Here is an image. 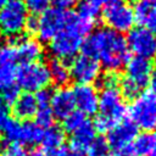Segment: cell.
<instances>
[{
    "mask_svg": "<svg viewBox=\"0 0 156 156\" xmlns=\"http://www.w3.org/2000/svg\"><path fill=\"white\" fill-rule=\"evenodd\" d=\"M83 55L95 58L107 72L116 73L129 60L126 38L110 28H99L90 33L82 43Z\"/></svg>",
    "mask_w": 156,
    "mask_h": 156,
    "instance_id": "obj_1",
    "label": "cell"
},
{
    "mask_svg": "<svg viewBox=\"0 0 156 156\" xmlns=\"http://www.w3.org/2000/svg\"><path fill=\"white\" fill-rule=\"evenodd\" d=\"M93 27L94 21L80 17L78 13L69 11L66 26L50 40L49 50L54 58L65 62L74 58L80 50L84 37L91 33Z\"/></svg>",
    "mask_w": 156,
    "mask_h": 156,
    "instance_id": "obj_2",
    "label": "cell"
},
{
    "mask_svg": "<svg viewBox=\"0 0 156 156\" xmlns=\"http://www.w3.org/2000/svg\"><path fill=\"white\" fill-rule=\"evenodd\" d=\"M96 113L93 124L95 130L100 133H107L113 126L124 119L127 115V105L118 87L101 89Z\"/></svg>",
    "mask_w": 156,
    "mask_h": 156,
    "instance_id": "obj_3",
    "label": "cell"
},
{
    "mask_svg": "<svg viewBox=\"0 0 156 156\" xmlns=\"http://www.w3.org/2000/svg\"><path fill=\"white\" fill-rule=\"evenodd\" d=\"M126 76L121 80V93L124 98H135L149 84L152 66L150 60L134 56L126 63Z\"/></svg>",
    "mask_w": 156,
    "mask_h": 156,
    "instance_id": "obj_4",
    "label": "cell"
},
{
    "mask_svg": "<svg viewBox=\"0 0 156 156\" xmlns=\"http://www.w3.org/2000/svg\"><path fill=\"white\" fill-rule=\"evenodd\" d=\"M130 122L145 133L156 130V93L145 90L133 98L127 108Z\"/></svg>",
    "mask_w": 156,
    "mask_h": 156,
    "instance_id": "obj_5",
    "label": "cell"
},
{
    "mask_svg": "<svg viewBox=\"0 0 156 156\" xmlns=\"http://www.w3.org/2000/svg\"><path fill=\"white\" fill-rule=\"evenodd\" d=\"M28 10L22 0H11L0 9V34L13 38L18 37L28 21Z\"/></svg>",
    "mask_w": 156,
    "mask_h": 156,
    "instance_id": "obj_6",
    "label": "cell"
},
{
    "mask_svg": "<svg viewBox=\"0 0 156 156\" xmlns=\"http://www.w3.org/2000/svg\"><path fill=\"white\" fill-rule=\"evenodd\" d=\"M102 17L107 28L117 33L129 32L135 23L133 9L126 0H107L102 9Z\"/></svg>",
    "mask_w": 156,
    "mask_h": 156,
    "instance_id": "obj_7",
    "label": "cell"
},
{
    "mask_svg": "<svg viewBox=\"0 0 156 156\" xmlns=\"http://www.w3.org/2000/svg\"><path fill=\"white\" fill-rule=\"evenodd\" d=\"M15 80L17 82V87L26 90V93L38 91L46 88L51 82L48 66L40 61L23 63L17 67Z\"/></svg>",
    "mask_w": 156,
    "mask_h": 156,
    "instance_id": "obj_8",
    "label": "cell"
},
{
    "mask_svg": "<svg viewBox=\"0 0 156 156\" xmlns=\"http://www.w3.org/2000/svg\"><path fill=\"white\" fill-rule=\"evenodd\" d=\"M69 11L57 7L46 9L38 20L37 35L41 41H50L66 26Z\"/></svg>",
    "mask_w": 156,
    "mask_h": 156,
    "instance_id": "obj_9",
    "label": "cell"
},
{
    "mask_svg": "<svg viewBox=\"0 0 156 156\" xmlns=\"http://www.w3.org/2000/svg\"><path fill=\"white\" fill-rule=\"evenodd\" d=\"M129 52L135 56L151 60L156 57V34L143 28H132L126 38Z\"/></svg>",
    "mask_w": 156,
    "mask_h": 156,
    "instance_id": "obj_10",
    "label": "cell"
},
{
    "mask_svg": "<svg viewBox=\"0 0 156 156\" xmlns=\"http://www.w3.org/2000/svg\"><path fill=\"white\" fill-rule=\"evenodd\" d=\"M69 74L77 84H91L100 78L101 66L95 58L82 54L73 58L69 67Z\"/></svg>",
    "mask_w": 156,
    "mask_h": 156,
    "instance_id": "obj_11",
    "label": "cell"
},
{
    "mask_svg": "<svg viewBox=\"0 0 156 156\" xmlns=\"http://www.w3.org/2000/svg\"><path fill=\"white\" fill-rule=\"evenodd\" d=\"M74 106L77 111L85 116H91L98 112L99 93L91 84H77L72 90Z\"/></svg>",
    "mask_w": 156,
    "mask_h": 156,
    "instance_id": "obj_12",
    "label": "cell"
},
{
    "mask_svg": "<svg viewBox=\"0 0 156 156\" xmlns=\"http://www.w3.org/2000/svg\"><path fill=\"white\" fill-rule=\"evenodd\" d=\"M136 134L138 128L130 122V119L121 121L107 132L106 141L108 149H121L129 146Z\"/></svg>",
    "mask_w": 156,
    "mask_h": 156,
    "instance_id": "obj_13",
    "label": "cell"
},
{
    "mask_svg": "<svg viewBox=\"0 0 156 156\" xmlns=\"http://www.w3.org/2000/svg\"><path fill=\"white\" fill-rule=\"evenodd\" d=\"M17 60L11 45L0 46V90L15 84Z\"/></svg>",
    "mask_w": 156,
    "mask_h": 156,
    "instance_id": "obj_14",
    "label": "cell"
},
{
    "mask_svg": "<svg viewBox=\"0 0 156 156\" xmlns=\"http://www.w3.org/2000/svg\"><path fill=\"white\" fill-rule=\"evenodd\" d=\"M12 48H13L17 62H21L22 65L38 62L44 55V49L41 44L38 40L30 39V38L20 39Z\"/></svg>",
    "mask_w": 156,
    "mask_h": 156,
    "instance_id": "obj_15",
    "label": "cell"
},
{
    "mask_svg": "<svg viewBox=\"0 0 156 156\" xmlns=\"http://www.w3.org/2000/svg\"><path fill=\"white\" fill-rule=\"evenodd\" d=\"M74 99L71 89L61 87L57 90L52 91L50 108L55 118L65 119L71 112L74 111Z\"/></svg>",
    "mask_w": 156,
    "mask_h": 156,
    "instance_id": "obj_16",
    "label": "cell"
},
{
    "mask_svg": "<svg viewBox=\"0 0 156 156\" xmlns=\"http://www.w3.org/2000/svg\"><path fill=\"white\" fill-rule=\"evenodd\" d=\"M133 12L140 27L156 34V0H136Z\"/></svg>",
    "mask_w": 156,
    "mask_h": 156,
    "instance_id": "obj_17",
    "label": "cell"
},
{
    "mask_svg": "<svg viewBox=\"0 0 156 156\" xmlns=\"http://www.w3.org/2000/svg\"><path fill=\"white\" fill-rule=\"evenodd\" d=\"M71 146L73 150L84 154L89 150L90 145L96 138V130L94 128V124L91 121L87 119V122L78 128L76 132L71 134Z\"/></svg>",
    "mask_w": 156,
    "mask_h": 156,
    "instance_id": "obj_18",
    "label": "cell"
},
{
    "mask_svg": "<svg viewBox=\"0 0 156 156\" xmlns=\"http://www.w3.org/2000/svg\"><path fill=\"white\" fill-rule=\"evenodd\" d=\"M12 106H13L12 110H13L16 118L24 119V121H29L32 117H34L38 110L35 96L32 93L20 94Z\"/></svg>",
    "mask_w": 156,
    "mask_h": 156,
    "instance_id": "obj_19",
    "label": "cell"
},
{
    "mask_svg": "<svg viewBox=\"0 0 156 156\" xmlns=\"http://www.w3.org/2000/svg\"><path fill=\"white\" fill-rule=\"evenodd\" d=\"M65 141V132L61 127L51 126L46 129H44L43 138H41V145L43 150L45 151H54L63 146Z\"/></svg>",
    "mask_w": 156,
    "mask_h": 156,
    "instance_id": "obj_20",
    "label": "cell"
},
{
    "mask_svg": "<svg viewBox=\"0 0 156 156\" xmlns=\"http://www.w3.org/2000/svg\"><path fill=\"white\" fill-rule=\"evenodd\" d=\"M46 66H48V69H49L50 80H52L56 85L62 87V85H65L69 82V79H71L69 67L65 61L52 58V60L49 61V63Z\"/></svg>",
    "mask_w": 156,
    "mask_h": 156,
    "instance_id": "obj_21",
    "label": "cell"
},
{
    "mask_svg": "<svg viewBox=\"0 0 156 156\" xmlns=\"http://www.w3.org/2000/svg\"><path fill=\"white\" fill-rule=\"evenodd\" d=\"M44 129L35 121H26L21 124L20 145H37L41 141Z\"/></svg>",
    "mask_w": 156,
    "mask_h": 156,
    "instance_id": "obj_22",
    "label": "cell"
},
{
    "mask_svg": "<svg viewBox=\"0 0 156 156\" xmlns=\"http://www.w3.org/2000/svg\"><path fill=\"white\" fill-rule=\"evenodd\" d=\"M130 156H151L155 152L152 136L149 133L136 134L129 145Z\"/></svg>",
    "mask_w": 156,
    "mask_h": 156,
    "instance_id": "obj_23",
    "label": "cell"
},
{
    "mask_svg": "<svg viewBox=\"0 0 156 156\" xmlns=\"http://www.w3.org/2000/svg\"><path fill=\"white\" fill-rule=\"evenodd\" d=\"M107 0H80L78 4V15L95 22V18L101 12Z\"/></svg>",
    "mask_w": 156,
    "mask_h": 156,
    "instance_id": "obj_24",
    "label": "cell"
},
{
    "mask_svg": "<svg viewBox=\"0 0 156 156\" xmlns=\"http://www.w3.org/2000/svg\"><path fill=\"white\" fill-rule=\"evenodd\" d=\"M21 122L18 119L11 118L7 124L0 130L5 138V140L10 145H20V139H21Z\"/></svg>",
    "mask_w": 156,
    "mask_h": 156,
    "instance_id": "obj_25",
    "label": "cell"
},
{
    "mask_svg": "<svg viewBox=\"0 0 156 156\" xmlns=\"http://www.w3.org/2000/svg\"><path fill=\"white\" fill-rule=\"evenodd\" d=\"M87 116L83 115L82 112L74 110L73 112H71L65 119H63V132H67L69 134H72L73 132H76L78 128H80L85 122H87Z\"/></svg>",
    "mask_w": 156,
    "mask_h": 156,
    "instance_id": "obj_26",
    "label": "cell"
},
{
    "mask_svg": "<svg viewBox=\"0 0 156 156\" xmlns=\"http://www.w3.org/2000/svg\"><path fill=\"white\" fill-rule=\"evenodd\" d=\"M54 115L51 112L50 106H44V107H38L37 113H35V122L43 128L46 129L54 124Z\"/></svg>",
    "mask_w": 156,
    "mask_h": 156,
    "instance_id": "obj_27",
    "label": "cell"
},
{
    "mask_svg": "<svg viewBox=\"0 0 156 156\" xmlns=\"http://www.w3.org/2000/svg\"><path fill=\"white\" fill-rule=\"evenodd\" d=\"M20 95V88L15 84H11L4 89L0 90V100L6 105H13V102L16 101V99Z\"/></svg>",
    "mask_w": 156,
    "mask_h": 156,
    "instance_id": "obj_28",
    "label": "cell"
},
{
    "mask_svg": "<svg viewBox=\"0 0 156 156\" xmlns=\"http://www.w3.org/2000/svg\"><path fill=\"white\" fill-rule=\"evenodd\" d=\"M88 152H89V156H106L108 152V145L106 139L96 136L93 144L90 145Z\"/></svg>",
    "mask_w": 156,
    "mask_h": 156,
    "instance_id": "obj_29",
    "label": "cell"
},
{
    "mask_svg": "<svg viewBox=\"0 0 156 156\" xmlns=\"http://www.w3.org/2000/svg\"><path fill=\"white\" fill-rule=\"evenodd\" d=\"M28 11L33 13H41L46 9H49V4L51 0H22Z\"/></svg>",
    "mask_w": 156,
    "mask_h": 156,
    "instance_id": "obj_30",
    "label": "cell"
},
{
    "mask_svg": "<svg viewBox=\"0 0 156 156\" xmlns=\"http://www.w3.org/2000/svg\"><path fill=\"white\" fill-rule=\"evenodd\" d=\"M35 100L38 104V107H44V106H50V101H51V96H52V91L50 90V88H43L38 91H35Z\"/></svg>",
    "mask_w": 156,
    "mask_h": 156,
    "instance_id": "obj_31",
    "label": "cell"
},
{
    "mask_svg": "<svg viewBox=\"0 0 156 156\" xmlns=\"http://www.w3.org/2000/svg\"><path fill=\"white\" fill-rule=\"evenodd\" d=\"M99 85L102 88H110V87H118V77L116 76V73L112 72H107L106 74L100 76V78L98 79Z\"/></svg>",
    "mask_w": 156,
    "mask_h": 156,
    "instance_id": "obj_32",
    "label": "cell"
},
{
    "mask_svg": "<svg viewBox=\"0 0 156 156\" xmlns=\"http://www.w3.org/2000/svg\"><path fill=\"white\" fill-rule=\"evenodd\" d=\"M1 156H29L27 150L21 145H9L1 154Z\"/></svg>",
    "mask_w": 156,
    "mask_h": 156,
    "instance_id": "obj_33",
    "label": "cell"
},
{
    "mask_svg": "<svg viewBox=\"0 0 156 156\" xmlns=\"http://www.w3.org/2000/svg\"><path fill=\"white\" fill-rule=\"evenodd\" d=\"M11 119L10 112H9V106H6L1 100H0V130L7 124V122Z\"/></svg>",
    "mask_w": 156,
    "mask_h": 156,
    "instance_id": "obj_34",
    "label": "cell"
},
{
    "mask_svg": "<svg viewBox=\"0 0 156 156\" xmlns=\"http://www.w3.org/2000/svg\"><path fill=\"white\" fill-rule=\"evenodd\" d=\"M106 156H130L129 146L121 147V149H108V152Z\"/></svg>",
    "mask_w": 156,
    "mask_h": 156,
    "instance_id": "obj_35",
    "label": "cell"
},
{
    "mask_svg": "<svg viewBox=\"0 0 156 156\" xmlns=\"http://www.w3.org/2000/svg\"><path fill=\"white\" fill-rule=\"evenodd\" d=\"M57 9H61V10H67L69 9L73 4H74V0H51Z\"/></svg>",
    "mask_w": 156,
    "mask_h": 156,
    "instance_id": "obj_36",
    "label": "cell"
},
{
    "mask_svg": "<svg viewBox=\"0 0 156 156\" xmlns=\"http://www.w3.org/2000/svg\"><path fill=\"white\" fill-rule=\"evenodd\" d=\"M149 84H150V90L155 91L156 93V68L151 71V74H150V79H149Z\"/></svg>",
    "mask_w": 156,
    "mask_h": 156,
    "instance_id": "obj_37",
    "label": "cell"
},
{
    "mask_svg": "<svg viewBox=\"0 0 156 156\" xmlns=\"http://www.w3.org/2000/svg\"><path fill=\"white\" fill-rule=\"evenodd\" d=\"M152 136V141H154V147H155V152H156V130H154V133L151 134Z\"/></svg>",
    "mask_w": 156,
    "mask_h": 156,
    "instance_id": "obj_38",
    "label": "cell"
},
{
    "mask_svg": "<svg viewBox=\"0 0 156 156\" xmlns=\"http://www.w3.org/2000/svg\"><path fill=\"white\" fill-rule=\"evenodd\" d=\"M11 0H0V9H2L7 2H10Z\"/></svg>",
    "mask_w": 156,
    "mask_h": 156,
    "instance_id": "obj_39",
    "label": "cell"
},
{
    "mask_svg": "<svg viewBox=\"0 0 156 156\" xmlns=\"http://www.w3.org/2000/svg\"><path fill=\"white\" fill-rule=\"evenodd\" d=\"M151 156H156V152H154V154H152V155H151Z\"/></svg>",
    "mask_w": 156,
    "mask_h": 156,
    "instance_id": "obj_40",
    "label": "cell"
},
{
    "mask_svg": "<svg viewBox=\"0 0 156 156\" xmlns=\"http://www.w3.org/2000/svg\"><path fill=\"white\" fill-rule=\"evenodd\" d=\"M0 43H1V34H0Z\"/></svg>",
    "mask_w": 156,
    "mask_h": 156,
    "instance_id": "obj_41",
    "label": "cell"
}]
</instances>
